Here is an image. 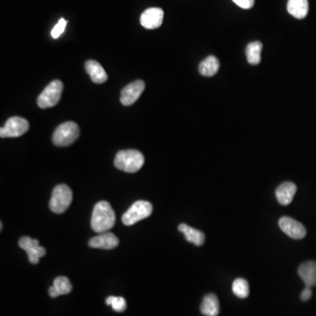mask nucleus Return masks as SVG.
<instances>
[{
  "label": "nucleus",
  "instance_id": "412c9836",
  "mask_svg": "<svg viewBox=\"0 0 316 316\" xmlns=\"http://www.w3.org/2000/svg\"><path fill=\"white\" fill-rule=\"evenodd\" d=\"M232 291L235 296L240 299H245L250 294L248 281L244 278H237L232 285Z\"/></svg>",
  "mask_w": 316,
  "mask_h": 316
},
{
  "label": "nucleus",
  "instance_id": "9d476101",
  "mask_svg": "<svg viewBox=\"0 0 316 316\" xmlns=\"http://www.w3.org/2000/svg\"><path fill=\"white\" fill-rule=\"evenodd\" d=\"M145 89V83L143 80H136L122 89L121 94V104L126 107L134 104L139 99Z\"/></svg>",
  "mask_w": 316,
  "mask_h": 316
},
{
  "label": "nucleus",
  "instance_id": "a211bd4d",
  "mask_svg": "<svg viewBox=\"0 0 316 316\" xmlns=\"http://www.w3.org/2000/svg\"><path fill=\"white\" fill-rule=\"evenodd\" d=\"M308 9L307 0H288L287 11L296 19H304L308 13Z\"/></svg>",
  "mask_w": 316,
  "mask_h": 316
},
{
  "label": "nucleus",
  "instance_id": "aec40b11",
  "mask_svg": "<svg viewBox=\"0 0 316 316\" xmlns=\"http://www.w3.org/2000/svg\"><path fill=\"white\" fill-rule=\"evenodd\" d=\"M263 49V44L260 42H253L249 43L246 47V57L251 65H258L261 62V53Z\"/></svg>",
  "mask_w": 316,
  "mask_h": 316
},
{
  "label": "nucleus",
  "instance_id": "f8f14e48",
  "mask_svg": "<svg viewBox=\"0 0 316 316\" xmlns=\"http://www.w3.org/2000/svg\"><path fill=\"white\" fill-rule=\"evenodd\" d=\"M119 245L118 239L113 233H101L100 235L91 238L89 241L91 248L101 250H113Z\"/></svg>",
  "mask_w": 316,
  "mask_h": 316
},
{
  "label": "nucleus",
  "instance_id": "b1692460",
  "mask_svg": "<svg viewBox=\"0 0 316 316\" xmlns=\"http://www.w3.org/2000/svg\"><path fill=\"white\" fill-rule=\"evenodd\" d=\"M66 25H67V21H66L63 18H62V19H60V20H59L57 24H56L55 27H54L52 31H51V36H52L54 39H57V38L60 37L61 34L64 32Z\"/></svg>",
  "mask_w": 316,
  "mask_h": 316
},
{
  "label": "nucleus",
  "instance_id": "cd10ccee",
  "mask_svg": "<svg viewBox=\"0 0 316 316\" xmlns=\"http://www.w3.org/2000/svg\"><path fill=\"white\" fill-rule=\"evenodd\" d=\"M0 228H1V230H2V228H3V224H2V222L0 223Z\"/></svg>",
  "mask_w": 316,
  "mask_h": 316
},
{
  "label": "nucleus",
  "instance_id": "ddd939ff",
  "mask_svg": "<svg viewBox=\"0 0 316 316\" xmlns=\"http://www.w3.org/2000/svg\"><path fill=\"white\" fill-rule=\"evenodd\" d=\"M298 273L306 287L316 286V261H308L301 264L298 270Z\"/></svg>",
  "mask_w": 316,
  "mask_h": 316
},
{
  "label": "nucleus",
  "instance_id": "423d86ee",
  "mask_svg": "<svg viewBox=\"0 0 316 316\" xmlns=\"http://www.w3.org/2000/svg\"><path fill=\"white\" fill-rule=\"evenodd\" d=\"M62 90L63 85L60 80L51 82L37 98V104L39 106V108L45 109L53 108L58 104L61 99Z\"/></svg>",
  "mask_w": 316,
  "mask_h": 316
},
{
  "label": "nucleus",
  "instance_id": "dca6fc26",
  "mask_svg": "<svg viewBox=\"0 0 316 316\" xmlns=\"http://www.w3.org/2000/svg\"><path fill=\"white\" fill-rule=\"evenodd\" d=\"M200 312L205 316L218 315L220 313V303L215 294H207L204 297L200 305Z\"/></svg>",
  "mask_w": 316,
  "mask_h": 316
},
{
  "label": "nucleus",
  "instance_id": "20e7f679",
  "mask_svg": "<svg viewBox=\"0 0 316 316\" xmlns=\"http://www.w3.org/2000/svg\"><path fill=\"white\" fill-rule=\"evenodd\" d=\"M72 201V192L66 185H59L53 190L49 207L53 213L62 214L68 208Z\"/></svg>",
  "mask_w": 316,
  "mask_h": 316
},
{
  "label": "nucleus",
  "instance_id": "f03ea898",
  "mask_svg": "<svg viewBox=\"0 0 316 316\" xmlns=\"http://www.w3.org/2000/svg\"><path fill=\"white\" fill-rule=\"evenodd\" d=\"M144 164V155L135 150H121L114 159L115 167L127 173L137 172Z\"/></svg>",
  "mask_w": 316,
  "mask_h": 316
},
{
  "label": "nucleus",
  "instance_id": "4468645a",
  "mask_svg": "<svg viewBox=\"0 0 316 316\" xmlns=\"http://www.w3.org/2000/svg\"><path fill=\"white\" fill-rule=\"evenodd\" d=\"M297 192V186L293 182H285L281 184L276 190V197L277 201L282 205L290 204Z\"/></svg>",
  "mask_w": 316,
  "mask_h": 316
},
{
  "label": "nucleus",
  "instance_id": "7ed1b4c3",
  "mask_svg": "<svg viewBox=\"0 0 316 316\" xmlns=\"http://www.w3.org/2000/svg\"><path fill=\"white\" fill-rule=\"evenodd\" d=\"M79 134L78 124L73 121H67L56 127L53 134V144L58 147H66L76 142Z\"/></svg>",
  "mask_w": 316,
  "mask_h": 316
},
{
  "label": "nucleus",
  "instance_id": "6e6552de",
  "mask_svg": "<svg viewBox=\"0 0 316 316\" xmlns=\"http://www.w3.org/2000/svg\"><path fill=\"white\" fill-rule=\"evenodd\" d=\"M20 248L24 250L27 253L28 260L33 264H38L41 258L46 255V250L39 245V241L36 239H32L28 236H24L20 238L19 241Z\"/></svg>",
  "mask_w": 316,
  "mask_h": 316
},
{
  "label": "nucleus",
  "instance_id": "f257e3e1",
  "mask_svg": "<svg viewBox=\"0 0 316 316\" xmlns=\"http://www.w3.org/2000/svg\"><path fill=\"white\" fill-rule=\"evenodd\" d=\"M115 214L111 205L107 201H100L95 205L91 215V226L97 233L109 231L115 224Z\"/></svg>",
  "mask_w": 316,
  "mask_h": 316
},
{
  "label": "nucleus",
  "instance_id": "bb28decb",
  "mask_svg": "<svg viewBox=\"0 0 316 316\" xmlns=\"http://www.w3.org/2000/svg\"><path fill=\"white\" fill-rule=\"evenodd\" d=\"M49 296L51 297V298H56V297H58V294H57V292H56V289L54 288V287H51L49 289Z\"/></svg>",
  "mask_w": 316,
  "mask_h": 316
},
{
  "label": "nucleus",
  "instance_id": "393cba45",
  "mask_svg": "<svg viewBox=\"0 0 316 316\" xmlns=\"http://www.w3.org/2000/svg\"><path fill=\"white\" fill-rule=\"evenodd\" d=\"M233 2L242 9H251L254 6L255 0H233Z\"/></svg>",
  "mask_w": 316,
  "mask_h": 316
},
{
  "label": "nucleus",
  "instance_id": "f3484780",
  "mask_svg": "<svg viewBox=\"0 0 316 316\" xmlns=\"http://www.w3.org/2000/svg\"><path fill=\"white\" fill-rule=\"evenodd\" d=\"M179 230L184 234L186 241L192 242L196 246H201L205 242V235L202 231L192 228L186 224H180Z\"/></svg>",
  "mask_w": 316,
  "mask_h": 316
},
{
  "label": "nucleus",
  "instance_id": "6ab92c4d",
  "mask_svg": "<svg viewBox=\"0 0 316 316\" xmlns=\"http://www.w3.org/2000/svg\"><path fill=\"white\" fill-rule=\"evenodd\" d=\"M220 62L214 56H208L199 63V72L204 77H213L218 72Z\"/></svg>",
  "mask_w": 316,
  "mask_h": 316
},
{
  "label": "nucleus",
  "instance_id": "2eb2a0df",
  "mask_svg": "<svg viewBox=\"0 0 316 316\" xmlns=\"http://www.w3.org/2000/svg\"><path fill=\"white\" fill-rule=\"evenodd\" d=\"M85 71L88 73L91 81L95 84H103L108 79L107 72L104 68L100 65L99 62L94 60H89L85 62Z\"/></svg>",
  "mask_w": 316,
  "mask_h": 316
},
{
  "label": "nucleus",
  "instance_id": "a878e982",
  "mask_svg": "<svg viewBox=\"0 0 316 316\" xmlns=\"http://www.w3.org/2000/svg\"><path fill=\"white\" fill-rule=\"evenodd\" d=\"M312 294H313V293H312V290H311V287H306L303 292L301 293L300 298L303 301H307L312 297Z\"/></svg>",
  "mask_w": 316,
  "mask_h": 316
},
{
  "label": "nucleus",
  "instance_id": "0eeeda50",
  "mask_svg": "<svg viewBox=\"0 0 316 316\" xmlns=\"http://www.w3.org/2000/svg\"><path fill=\"white\" fill-rule=\"evenodd\" d=\"M29 128L28 121L21 117H12L7 120L4 127L0 128V136L2 138H13L21 136Z\"/></svg>",
  "mask_w": 316,
  "mask_h": 316
},
{
  "label": "nucleus",
  "instance_id": "9b49d317",
  "mask_svg": "<svg viewBox=\"0 0 316 316\" xmlns=\"http://www.w3.org/2000/svg\"><path fill=\"white\" fill-rule=\"evenodd\" d=\"M163 11L158 7H152L142 13L140 22L146 29H156L163 24Z\"/></svg>",
  "mask_w": 316,
  "mask_h": 316
},
{
  "label": "nucleus",
  "instance_id": "39448f33",
  "mask_svg": "<svg viewBox=\"0 0 316 316\" xmlns=\"http://www.w3.org/2000/svg\"><path fill=\"white\" fill-rule=\"evenodd\" d=\"M153 206L151 203L145 200H138L131 205L122 216V222L126 226H132L151 215Z\"/></svg>",
  "mask_w": 316,
  "mask_h": 316
},
{
  "label": "nucleus",
  "instance_id": "4be33fe9",
  "mask_svg": "<svg viewBox=\"0 0 316 316\" xmlns=\"http://www.w3.org/2000/svg\"><path fill=\"white\" fill-rule=\"evenodd\" d=\"M53 287L56 289L59 296L69 294L72 290V284L68 280V277H62H62H56V279L54 280Z\"/></svg>",
  "mask_w": 316,
  "mask_h": 316
},
{
  "label": "nucleus",
  "instance_id": "1a4fd4ad",
  "mask_svg": "<svg viewBox=\"0 0 316 316\" xmlns=\"http://www.w3.org/2000/svg\"><path fill=\"white\" fill-rule=\"evenodd\" d=\"M282 231L295 240L303 239L306 235V229L302 223L291 217H282L278 222Z\"/></svg>",
  "mask_w": 316,
  "mask_h": 316
},
{
  "label": "nucleus",
  "instance_id": "5701e85b",
  "mask_svg": "<svg viewBox=\"0 0 316 316\" xmlns=\"http://www.w3.org/2000/svg\"><path fill=\"white\" fill-rule=\"evenodd\" d=\"M106 303L108 306H111L114 311L119 312V313L124 312L127 308L126 300L122 297L109 296L106 300Z\"/></svg>",
  "mask_w": 316,
  "mask_h": 316
}]
</instances>
